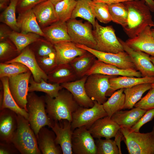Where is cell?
<instances>
[{"label": "cell", "mask_w": 154, "mask_h": 154, "mask_svg": "<svg viewBox=\"0 0 154 154\" xmlns=\"http://www.w3.org/2000/svg\"><path fill=\"white\" fill-rule=\"evenodd\" d=\"M128 11L127 21L123 28L129 38L137 36L145 27H154L151 11L144 0H135L124 2Z\"/></svg>", "instance_id": "obj_1"}, {"label": "cell", "mask_w": 154, "mask_h": 154, "mask_svg": "<svg viewBox=\"0 0 154 154\" xmlns=\"http://www.w3.org/2000/svg\"><path fill=\"white\" fill-rule=\"evenodd\" d=\"M44 98L46 113L54 121L66 120L71 122L72 113L80 106L72 94L64 88L54 98L46 94Z\"/></svg>", "instance_id": "obj_2"}, {"label": "cell", "mask_w": 154, "mask_h": 154, "mask_svg": "<svg viewBox=\"0 0 154 154\" xmlns=\"http://www.w3.org/2000/svg\"><path fill=\"white\" fill-rule=\"evenodd\" d=\"M18 125L12 139L13 143L21 154H41L35 133L28 120L17 114Z\"/></svg>", "instance_id": "obj_3"}, {"label": "cell", "mask_w": 154, "mask_h": 154, "mask_svg": "<svg viewBox=\"0 0 154 154\" xmlns=\"http://www.w3.org/2000/svg\"><path fill=\"white\" fill-rule=\"evenodd\" d=\"M27 100L28 120L36 136L42 127L47 125L50 128L53 121L47 114L44 96H39L34 92H29Z\"/></svg>", "instance_id": "obj_4"}, {"label": "cell", "mask_w": 154, "mask_h": 154, "mask_svg": "<svg viewBox=\"0 0 154 154\" xmlns=\"http://www.w3.org/2000/svg\"><path fill=\"white\" fill-rule=\"evenodd\" d=\"M123 139L129 154H154V133H141L120 127Z\"/></svg>", "instance_id": "obj_5"}, {"label": "cell", "mask_w": 154, "mask_h": 154, "mask_svg": "<svg viewBox=\"0 0 154 154\" xmlns=\"http://www.w3.org/2000/svg\"><path fill=\"white\" fill-rule=\"evenodd\" d=\"M93 33L96 43L94 49L113 53L125 51L112 26H102L96 20Z\"/></svg>", "instance_id": "obj_6"}, {"label": "cell", "mask_w": 154, "mask_h": 154, "mask_svg": "<svg viewBox=\"0 0 154 154\" xmlns=\"http://www.w3.org/2000/svg\"><path fill=\"white\" fill-rule=\"evenodd\" d=\"M68 31L71 41L94 49L96 44L92 24L88 21L70 19L66 22Z\"/></svg>", "instance_id": "obj_7"}, {"label": "cell", "mask_w": 154, "mask_h": 154, "mask_svg": "<svg viewBox=\"0 0 154 154\" xmlns=\"http://www.w3.org/2000/svg\"><path fill=\"white\" fill-rule=\"evenodd\" d=\"M92 107L79 106L72 114L71 122L72 129L84 127L88 129L98 119L108 116L102 104L94 101Z\"/></svg>", "instance_id": "obj_8"}, {"label": "cell", "mask_w": 154, "mask_h": 154, "mask_svg": "<svg viewBox=\"0 0 154 154\" xmlns=\"http://www.w3.org/2000/svg\"><path fill=\"white\" fill-rule=\"evenodd\" d=\"M114 76L98 74L88 76L85 88L89 98L100 104H104L107 100L106 94L110 88L109 79Z\"/></svg>", "instance_id": "obj_9"}, {"label": "cell", "mask_w": 154, "mask_h": 154, "mask_svg": "<svg viewBox=\"0 0 154 154\" xmlns=\"http://www.w3.org/2000/svg\"><path fill=\"white\" fill-rule=\"evenodd\" d=\"M32 75V74L29 70L9 78V87L13 98L20 107L27 111L29 84Z\"/></svg>", "instance_id": "obj_10"}, {"label": "cell", "mask_w": 154, "mask_h": 154, "mask_svg": "<svg viewBox=\"0 0 154 154\" xmlns=\"http://www.w3.org/2000/svg\"><path fill=\"white\" fill-rule=\"evenodd\" d=\"M76 45L78 47L93 54L98 60L113 65L121 69L137 70L130 56L125 51L117 53L104 52L84 45L78 44Z\"/></svg>", "instance_id": "obj_11"}, {"label": "cell", "mask_w": 154, "mask_h": 154, "mask_svg": "<svg viewBox=\"0 0 154 154\" xmlns=\"http://www.w3.org/2000/svg\"><path fill=\"white\" fill-rule=\"evenodd\" d=\"M93 138L88 129L85 127L74 129L72 140L73 153L96 154V147Z\"/></svg>", "instance_id": "obj_12"}, {"label": "cell", "mask_w": 154, "mask_h": 154, "mask_svg": "<svg viewBox=\"0 0 154 154\" xmlns=\"http://www.w3.org/2000/svg\"><path fill=\"white\" fill-rule=\"evenodd\" d=\"M124 50L130 56L136 69L141 73L142 77H154V65L149 55L141 51L133 49L118 38Z\"/></svg>", "instance_id": "obj_13"}, {"label": "cell", "mask_w": 154, "mask_h": 154, "mask_svg": "<svg viewBox=\"0 0 154 154\" xmlns=\"http://www.w3.org/2000/svg\"><path fill=\"white\" fill-rule=\"evenodd\" d=\"M17 62L26 66L32 74L34 80L40 82L42 79L46 81L48 80V76L39 66L35 56L29 46L24 48L16 58L6 63Z\"/></svg>", "instance_id": "obj_14"}, {"label": "cell", "mask_w": 154, "mask_h": 154, "mask_svg": "<svg viewBox=\"0 0 154 154\" xmlns=\"http://www.w3.org/2000/svg\"><path fill=\"white\" fill-rule=\"evenodd\" d=\"M61 125L58 122L53 121L50 128L56 135V143L60 147L63 154H72V140L73 130L71 122L66 120Z\"/></svg>", "instance_id": "obj_15"}, {"label": "cell", "mask_w": 154, "mask_h": 154, "mask_svg": "<svg viewBox=\"0 0 154 154\" xmlns=\"http://www.w3.org/2000/svg\"><path fill=\"white\" fill-rule=\"evenodd\" d=\"M98 74L105 75L142 77L140 72L134 69H122L113 65L96 59L93 65L86 73V76Z\"/></svg>", "instance_id": "obj_16"}, {"label": "cell", "mask_w": 154, "mask_h": 154, "mask_svg": "<svg viewBox=\"0 0 154 154\" xmlns=\"http://www.w3.org/2000/svg\"><path fill=\"white\" fill-rule=\"evenodd\" d=\"M120 127L107 116L96 120L88 129L94 138L110 139L114 137Z\"/></svg>", "instance_id": "obj_17"}, {"label": "cell", "mask_w": 154, "mask_h": 154, "mask_svg": "<svg viewBox=\"0 0 154 154\" xmlns=\"http://www.w3.org/2000/svg\"><path fill=\"white\" fill-rule=\"evenodd\" d=\"M17 114L8 108L0 110V142H11L17 127Z\"/></svg>", "instance_id": "obj_18"}, {"label": "cell", "mask_w": 154, "mask_h": 154, "mask_svg": "<svg viewBox=\"0 0 154 154\" xmlns=\"http://www.w3.org/2000/svg\"><path fill=\"white\" fill-rule=\"evenodd\" d=\"M87 77L88 76L86 75L75 80L60 85L72 94L80 106L90 108L94 106V102L89 98L86 91L85 84Z\"/></svg>", "instance_id": "obj_19"}, {"label": "cell", "mask_w": 154, "mask_h": 154, "mask_svg": "<svg viewBox=\"0 0 154 154\" xmlns=\"http://www.w3.org/2000/svg\"><path fill=\"white\" fill-rule=\"evenodd\" d=\"M151 28L149 26L146 27L137 36L129 38L125 42L133 49L154 56V38L151 34Z\"/></svg>", "instance_id": "obj_20"}, {"label": "cell", "mask_w": 154, "mask_h": 154, "mask_svg": "<svg viewBox=\"0 0 154 154\" xmlns=\"http://www.w3.org/2000/svg\"><path fill=\"white\" fill-rule=\"evenodd\" d=\"M38 148L43 154L62 153L60 146L56 142V135L52 130L44 126L42 127L36 136Z\"/></svg>", "instance_id": "obj_21"}, {"label": "cell", "mask_w": 154, "mask_h": 154, "mask_svg": "<svg viewBox=\"0 0 154 154\" xmlns=\"http://www.w3.org/2000/svg\"><path fill=\"white\" fill-rule=\"evenodd\" d=\"M58 64L69 63L76 57L87 51L77 46L71 41H64L54 44Z\"/></svg>", "instance_id": "obj_22"}, {"label": "cell", "mask_w": 154, "mask_h": 154, "mask_svg": "<svg viewBox=\"0 0 154 154\" xmlns=\"http://www.w3.org/2000/svg\"><path fill=\"white\" fill-rule=\"evenodd\" d=\"M110 88L106 96H110L116 91L121 88L131 87L143 83H154V77H137L128 76H113L109 79Z\"/></svg>", "instance_id": "obj_23"}, {"label": "cell", "mask_w": 154, "mask_h": 154, "mask_svg": "<svg viewBox=\"0 0 154 154\" xmlns=\"http://www.w3.org/2000/svg\"><path fill=\"white\" fill-rule=\"evenodd\" d=\"M32 10L42 29L58 21L54 6L48 0L39 3Z\"/></svg>", "instance_id": "obj_24"}, {"label": "cell", "mask_w": 154, "mask_h": 154, "mask_svg": "<svg viewBox=\"0 0 154 154\" xmlns=\"http://www.w3.org/2000/svg\"><path fill=\"white\" fill-rule=\"evenodd\" d=\"M46 39L54 45L64 41H71L66 22L58 21L42 29Z\"/></svg>", "instance_id": "obj_25"}, {"label": "cell", "mask_w": 154, "mask_h": 154, "mask_svg": "<svg viewBox=\"0 0 154 154\" xmlns=\"http://www.w3.org/2000/svg\"><path fill=\"white\" fill-rule=\"evenodd\" d=\"M18 14L17 21L20 32L25 34L35 33L44 38L45 35L32 9Z\"/></svg>", "instance_id": "obj_26"}, {"label": "cell", "mask_w": 154, "mask_h": 154, "mask_svg": "<svg viewBox=\"0 0 154 154\" xmlns=\"http://www.w3.org/2000/svg\"><path fill=\"white\" fill-rule=\"evenodd\" d=\"M47 76L49 82L60 84L78 79L69 63L58 64Z\"/></svg>", "instance_id": "obj_27"}, {"label": "cell", "mask_w": 154, "mask_h": 154, "mask_svg": "<svg viewBox=\"0 0 154 154\" xmlns=\"http://www.w3.org/2000/svg\"><path fill=\"white\" fill-rule=\"evenodd\" d=\"M147 111L135 108L129 110H120L114 114L111 119L120 127L130 128L133 126Z\"/></svg>", "instance_id": "obj_28"}, {"label": "cell", "mask_w": 154, "mask_h": 154, "mask_svg": "<svg viewBox=\"0 0 154 154\" xmlns=\"http://www.w3.org/2000/svg\"><path fill=\"white\" fill-rule=\"evenodd\" d=\"M9 78L3 77L0 78L1 82L3 87V99L0 110L8 108L20 115L28 120L29 114L25 109L20 107L13 98L10 91L9 85Z\"/></svg>", "instance_id": "obj_29"}, {"label": "cell", "mask_w": 154, "mask_h": 154, "mask_svg": "<svg viewBox=\"0 0 154 154\" xmlns=\"http://www.w3.org/2000/svg\"><path fill=\"white\" fill-rule=\"evenodd\" d=\"M152 88L151 84L145 83L124 88L125 102L123 109H131L141 98L143 94Z\"/></svg>", "instance_id": "obj_30"}, {"label": "cell", "mask_w": 154, "mask_h": 154, "mask_svg": "<svg viewBox=\"0 0 154 154\" xmlns=\"http://www.w3.org/2000/svg\"><path fill=\"white\" fill-rule=\"evenodd\" d=\"M96 58L93 54L87 51L71 61L69 64L74 69L78 79L86 76V73L93 65Z\"/></svg>", "instance_id": "obj_31"}, {"label": "cell", "mask_w": 154, "mask_h": 154, "mask_svg": "<svg viewBox=\"0 0 154 154\" xmlns=\"http://www.w3.org/2000/svg\"><path fill=\"white\" fill-rule=\"evenodd\" d=\"M124 88L115 91L104 104L103 107L108 116L111 117L117 112L123 109L125 102Z\"/></svg>", "instance_id": "obj_32"}, {"label": "cell", "mask_w": 154, "mask_h": 154, "mask_svg": "<svg viewBox=\"0 0 154 154\" xmlns=\"http://www.w3.org/2000/svg\"><path fill=\"white\" fill-rule=\"evenodd\" d=\"M29 92H41L50 97L54 98L58 94L60 91L63 88L60 84L47 83L42 79L40 82H36L32 75L29 81Z\"/></svg>", "instance_id": "obj_33"}, {"label": "cell", "mask_w": 154, "mask_h": 154, "mask_svg": "<svg viewBox=\"0 0 154 154\" xmlns=\"http://www.w3.org/2000/svg\"><path fill=\"white\" fill-rule=\"evenodd\" d=\"M41 37L36 33H23L12 31L9 38L15 46L20 53L27 47L36 41Z\"/></svg>", "instance_id": "obj_34"}, {"label": "cell", "mask_w": 154, "mask_h": 154, "mask_svg": "<svg viewBox=\"0 0 154 154\" xmlns=\"http://www.w3.org/2000/svg\"><path fill=\"white\" fill-rule=\"evenodd\" d=\"M18 0H11L8 6L1 13L0 21L6 24L14 31L20 32L16 17Z\"/></svg>", "instance_id": "obj_35"}, {"label": "cell", "mask_w": 154, "mask_h": 154, "mask_svg": "<svg viewBox=\"0 0 154 154\" xmlns=\"http://www.w3.org/2000/svg\"><path fill=\"white\" fill-rule=\"evenodd\" d=\"M90 0H77L76 6L72 13L71 19L80 17L90 23L95 27L96 20L89 2Z\"/></svg>", "instance_id": "obj_36"}, {"label": "cell", "mask_w": 154, "mask_h": 154, "mask_svg": "<svg viewBox=\"0 0 154 154\" xmlns=\"http://www.w3.org/2000/svg\"><path fill=\"white\" fill-rule=\"evenodd\" d=\"M29 46L36 58L56 54L54 45L42 37L31 44Z\"/></svg>", "instance_id": "obj_37"}, {"label": "cell", "mask_w": 154, "mask_h": 154, "mask_svg": "<svg viewBox=\"0 0 154 154\" xmlns=\"http://www.w3.org/2000/svg\"><path fill=\"white\" fill-rule=\"evenodd\" d=\"M108 6L112 21L121 25L123 28L125 27L127 23L128 13L123 3L109 5Z\"/></svg>", "instance_id": "obj_38"}, {"label": "cell", "mask_w": 154, "mask_h": 154, "mask_svg": "<svg viewBox=\"0 0 154 154\" xmlns=\"http://www.w3.org/2000/svg\"><path fill=\"white\" fill-rule=\"evenodd\" d=\"M76 3V0H63L54 5L58 21L66 22L71 19Z\"/></svg>", "instance_id": "obj_39"}, {"label": "cell", "mask_w": 154, "mask_h": 154, "mask_svg": "<svg viewBox=\"0 0 154 154\" xmlns=\"http://www.w3.org/2000/svg\"><path fill=\"white\" fill-rule=\"evenodd\" d=\"M29 70L23 64L19 62L0 63V78H8L17 75Z\"/></svg>", "instance_id": "obj_40"}, {"label": "cell", "mask_w": 154, "mask_h": 154, "mask_svg": "<svg viewBox=\"0 0 154 154\" xmlns=\"http://www.w3.org/2000/svg\"><path fill=\"white\" fill-rule=\"evenodd\" d=\"M89 3L94 15L98 21L107 23L112 21L108 5L92 0H90Z\"/></svg>", "instance_id": "obj_41"}, {"label": "cell", "mask_w": 154, "mask_h": 154, "mask_svg": "<svg viewBox=\"0 0 154 154\" xmlns=\"http://www.w3.org/2000/svg\"><path fill=\"white\" fill-rule=\"evenodd\" d=\"M20 53L9 38L0 41V62L5 63L17 57Z\"/></svg>", "instance_id": "obj_42"}, {"label": "cell", "mask_w": 154, "mask_h": 154, "mask_svg": "<svg viewBox=\"0 0 154 154\" xmlns=\"http://www.w3.org/2000/svg\"><path fill=\"white\" fill-rule=\"evenodd\" d=\"M95 142L96 154H121L114 140L110 139H97Z\"/></svg>", "instance_id": "obj_43"}, {"label": "cell", "mask_w": 154, "mask_h": 154, "mask_svg": "<svg viewBox=\"0 0 154 154\" xmlns=\"http://www.w3.org/2000/svg\"><path fill=\"white\" fill-rule=\"evenodd\" d=\"M36 58L41 69L47 75L58 65L56 54Z\"/></svg>", "instance_id": "obj_44"}, {"label": "cell", "mask_w": 154, "mask_h": 154, "mask_svg": "<svg viewBox=\"0 0 154 154\" xmlns=\"http://www.w3.org/2000/svg\"><path fill=\"white\" fill-rule=\"evenodd\" d=\"M135 108L146 111L154 109V88H152L138 102Z\"/></svg>", "instance_id": "obj_45"}, {"label": "cell", "mask_w": 154, "mask_h": 154, "mask_svg": "<svg viewBox=\"0 0 154 154\" xmlns=\"http://www.w3.org/2000/svg\"><path fill=\"white\" fill-rule=\"evenodd\" d=\"M48 0H18L17 12L18 14L32 9L35 6Z\"/></svg>", "instance_id": "obj_46"}, {"label": "cell", "mask_w": 154, "mask_h": 154, "mask_svg": "<svg viewBox=\"0 0 154 154\" xmlns=\"http://www.w3.org/2000/svg\"><path fill=\"white\" fill-rule=\"evenodd\" d=\"M154 117V109L147 111L138 121L132 127L130 130L138 132L141 127L147 123L151 121Z\"/></svg>", "instance_id": "obj_47"}, {"label": "cell", "mask_w": 154, "mask_h": 154, "mask_svg": "<svg viewBox=\"0 0 154 154\" xmlns=\"http://www.w3.org/2000/svg\"><path fill=\"white\" fill-rule=\"evenodd\" d=\"M19 152L12 142H0V154H17Z\"/></svg>", "instance_id": "obj_48"}, {"label": "cell", "mask_w": 154, "mask_h": 154, "mask_svg": "<svg viewBox=\"0 0 154 154\" xmlns=\"http://www.w3.org/2000/svg\"><path fill=\"white\" fill-rule=\"evenodd\" d=\"M12 31L8 25L1 23L0 24V41L9 39V35Z\"/></svg>", "instance_id": "obj_49"}, {"label": "cell", "mask_w": 154, "mask_h": 154, "mask_svg": "<svg viewBox=\"0 0 154 154\" xmlns=\"http://www.w3.org/2000/svg\"><path fill=\"white\" fill-rule=\"evenodd\" d=\"M94 1L104 3L108 5L124 3L129 1L135 0H92Z\"/></svg>", "instance_id": "obj_50"}, {"label": "cell", "mask_w": 154, "mask_h": 154, "mask_svg": "<svg viewBox=\"0 0 154 154\" xmlns=\"http://www.w3.org/2000/svg\"><path fill=\"white\" fill-rule=\"evenodd\" d=\"M11 0H0V10L2 11L9 5Z\"/></svg>", "instance_id": "obj_51"}, {"label": "cell", "mask_w": 154, "mask_h": 154, "mask_svg": "<svg viewBox=\"0 0 154 154\" xmlns=\"http://www.w3.org/2000/svg\"><path fill=\"white\" fill-rule=\"evenodd\" d=\"M151 11L154 12V1L153 0H144Z\"/></svg>", "instance_id": "obj_52"}, {"label": "cell", "mask_w": 154, "mask_h": 154, "mask_svg": "<svg viewBox=\"0 0 154 154\" xmlns=\"http://www.w3.org/2000/svg\"><path fill=\"white\" fill-rule=\"evenodd\" d=\"M50 1L54 5H55L58 3L62 1L63 0H48Z\"/></svg>", "instance_id": "obj_53"}, {"label": "cell", "mask_w": 154, "mask_h": 154, "mask_svg": "<svg viewBox=\"0 0 154 154\" xmlns=\"http://www.w3.org/2000/svg\"><path fill=\"white\" fill-rule=\"evenodd\" d=\"M150 58L151 61L154 65V56H150Z\"/></svg>", "instance_id": "obj_54"}, {"label": "cell", "mask_w": 154, "mask_h": 154, "mask_svg": "<svg viewBox=\"0 0 154 154\" xmlns=\"http://www.w3.org/2000/svg\"><path fill=\"white\" fill-rule=\"evenodd\" d=\"M151 33L152 36L154 38V28L151 29Z\"/></svg>", "instance_id": "obj_55"}, {"label": "cell", "mask_w": 154, "mask_h": 154, "mask_svg": "<svg viewBox=\"0 0 154 154\" xmlns=\"http://www.w3.org/2000/svg\"><path fill=\"white\" fill-rule=\"evenodd\" d=\"M151 85L152 86V88L154 87V84H151Z\"/></svg>", "instance_id": "obj_56"}, {"label": "cell", "mask_w": 154, "mask_h": 154, "mask_svg": "<svg viewBox=\"0 0 154 154\" xmlns=\"http://www.w3.org/2000/svg\"><path fill=\"white\" fill-rule=\"evenodd\" d=\"M154 133V125L153 127V130H152Z\"/></svg>", "instance_id": "obj_57"}, {"label": "cell", "mask_w": 154, "mask_h": 154, "mask_svg": "<svg viewBox=\"0 0 154 154\" xmlns=\"http://www.w3.org/2000/svg\"><path fill=\"white\" fill-rule=\"evenodd\" d=\"M153 88H154V87H153Z\"/></svg>", "instance_id": "obj_58"}, {"label": "cell", "mask_w": 154, "mask_h": 154, "mask_svg": "<svg viewBox=\"0 0 154 154\" xmlns=\"http://www.w3.org/2000/svg\"><path fill=\"white\" fill-rule=\"evenodd\" d=\"M154 1V0H153Z\"/></svg>", "instance_id": "obj_59"}, {"label": "cell", "mask_w": 154, "mask_h": 154, "mask_svg": "<svg viewBox=\"0 0 154 154\" xmlns=\"http://www.w3.org/2000/svg\"></svg>", "instance_id": "obj_60"}]
</instances>
